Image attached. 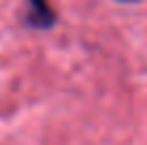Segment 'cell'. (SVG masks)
<instances>
[{"label":"cell","mask_w":147,"mask_h":145,"mask_svg":"<svg viewBox=\"0 0 147 145\" xmlns=\"http://www.w3.org/2000/svg\"><path fill=\"white\" fill-rule=\"evenodd\" d=\"M58 22V13L51 9L49 0H28V13L24 17V26L36 28V30H49Z\"/></svg>","instance_id":"obj_1"},{"label":"cell","mask_w":147,"mask_h":145,"mask_svg":"<svg viewBox=\"0 0 147 145\" xmlns=\"http://www.w3.org/2000/svg\"><path fill=\"white\" fill-rule=\"evenodd\" d=\"M117 2H139V0H117Z\"/></svg>","instance_id":"obj_2"}]
</instances>
